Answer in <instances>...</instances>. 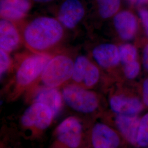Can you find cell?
Listing matches in <instances>:
<instances>
[{"label":"cell","mask_w":148,"mask_h":148,"mask_svg":"<svg viewBox=\"0 0 148 148\" xmlns=\"http://www.w3.org/2000/svg\"><path fill=\"white\" fill-rule=\"evenodd\" d=\"M34 1L37 2H47L52 0H34Z\"/></svg>","instance_id":"4316f807"},{"label":"cell","mask_w":148,"mask_h":148,"mask_svg":"<svg viewBox=\"0 0 148 148\" xmlns=\"http://www.w3.org/2000/svg\"><path fill=\"white\" fill-rule=\"evenodd\" d=\"M11 60L7 52L2 49L0 51V74L2 76L9 68Z\"/></svg>","instance_id":"7402d4cb"},{"label":"cell","mask_w":148,"mask_h":148,"mask_svg":"<svg viewBox=\"0 0 148 148\" xmlns=\"http://www.w3.org/2000/svg\"><path fill=\"white\" fill-rule=\"evenodd\" d=\"M128 1L132 5H143L148 2V0H128Z\"/></svg>","instance_id":"484cf974"},{"label":"cell","mask_w":148,"mask_h":148,"mask_svg":"<svg viewBox=\"0 0 148 148\" xmlns=\"http://www.w3.org/2000/svg\"><path fill=\"white\" fill-rule=\"evenodd\" d=\"M49 60V56L43 54L33 55L25 59L16 72L17 83L21 86H27L32 83L42 73Z\"/></svg>","instance_id":"277c9868"},{"label":"cell","mask_w":148,"mask_h":148,"mask_svg":"<svg viewBox=\"0 0 148 148\" xmlns=\"http://www.w3.org/2000/svg\"><path fill=\"white\" fill-rule=\"evenodd\" d=\"M143 63L145 69L148 71V44L144 49Z\"/></svg>","instance_id":"d4e9b609"},{"label":"cell","mask_w":148,"mask_h":148,"mask_svg":"<svg viewBox=\"0 0 148 148\" xmlns=\"http://www.w3.org/2000/svg\"><path fill=\"white\" fill-rule=\"evenodd\" d=\"M99 78V70L94 64L90 62L85 73L83 82L86 86L91 87L95 85L98 82Z\"/></svg>","instance_id":"ffe728a7"},{"label":"cell","mask_w":148,"mask_h":148,"mask_svg":"<svg viewBox=\"0 0 148 148\" xmlns=\"http://www.w3.org/2000/svg\"><path fill=\"white\" fill-rule=\"evenodd\" d=\"M31 7L30 0H1V16L6 20H18L27 14Z\"/></svg>","instance_id":"30bf717a"},{"label":"cell","mask_w":148,"mask_h":148,"mask_svg":"<svg viewBox=\"0 0 148 148\" xmlns=\"http://www.w3.org/2000/svg\"><path fill=\"white\" fill-rule=\"evenodd\" d=\"M85 14V10L79 0H66L59 10V21L65 27L73 29L81 21Z\"/></svg>","instance_id":"ba28073f"},{"label":"cell","mask_w":148,"mask_h":148,"mask_svg":"<svg viewBox=\"0 0 148 148\" xmlns=\"http://www.w3.org/2000/svg\"><path fill=\"white\" fill-rule=\"evenodd\" d=\"M99 13L103 18L114 16L119 9L121 0H97Z\"/></svg>","instance_id":"2e32d148"},{"label":"cell","mask_w":148,"mask_h":148,"mask_svg":"<svg viewBox=\"0 0 148 148\" xmlns=\"http://www.w3.org/2000/svg\"><path fill=\"white\" fill-rule=\"evenodd\" d=\"M63 34V27L57 20L40 17L27 26L24 36L30 47L36 50H44L58 42Z\"/></svg>","instance_id":"6da1fadb"},{"label":"cell","mask_w":148,"mask_h":148,"mask_svg":"<svg viewBox=\"0 0 148 148\" xmlns=\"http://www.w3.org/2000/svg\"><path fill=\"white\" fill-rule=\"evenodd\" d=\"M143 98L144 103L148 106V79H145L143 83Z\"/></svg>","instance_id":"cb8c5ba5"},{"label":"cell","mask_w":148,"mask_h":148,"mask_svg":"<svg viewBox=\"0 0 148 148\" xmlns=\"http://www.w3.org/2000/svg\"><path fill=\"white\" fill-rule=\"evenodd\" d=\"M63 97L68 106L83 113L92 112L98 106V101L94 93L75 85H70L64 88Z\"/></svg>","instance_id":"3957f363"},{"label":"cell","mask_w":148,"mask_h":148,"mask_svg":"<svg viewBox=\"0 0 148 148\" xmlns=\"http://www.w3.org/2000/svg\"><path fill=\"white\" fill-rule=\"evenodd\" d=\"M120 60L123 65L130 63L136 60L137 51L136 47L131 44H125L119 48Z\"/></svg>","instance_id":"d6986e66"},{"label":"cell","mask_w":148,"mask_h":148,"mask_svg":"<svg viewBox=\"0 0 148 148\" xmlns=\"http://www.w3.org/2000/svg\"><path fill=\"white\" fill-rule=\"evenodd\" d=\"M36 102L47 106L53 112L54 117L58 114L62 105V99L60 93L53 87L42 90L37 95Z\"/></svg>","instance_id":"9a60e30c"},{"label":"cell","mask_w":148,"mask_h":148,"mask_svg":"<svg viewBox=\"0 0 148 148\" xmlns=\"http://www.w3.org/2000/svg\"><path fill=\"white\" fill-rule=\"evenodd\" d=\"M136 145L139 148L148 146V112L140 118Z\"/></svg>","instance_id":"e0dca14e"},{"label":"cell","mask_w":148,"mask_h":148,"mask_svg":"<svg viewBox=\"0 0 148 148\" xmlns=\"http://www.w3.org/2000/svg\"><path fill=\"white\" fill-rule=\"evenodd\" d=\"M110 106L112 111L121 115H138L143 109V103L139 99L121 95L112 97Z\"/></svg>","instance_id":"9c48e42d"},{"label":"cell","mask_w":148,"mask_h":148,"mask_svg":"<svg viewBox=\"0 0 148 148\" xmlns=\"http://www.w3.org/2000/svg\"><path fill=\"white\" fill-rule=\"evenodd\" d=\"M148 148V147H145V148Z\"/></svg>","instance_id":"83f0119b"},{"label":"cell","mask_w":148,"mask_h":148,"mask_svg":"<svg viewBox=\"0 0 148 148\" xmlns=\"http://www.w3.org/2000/svg\"><path fill=\"white\" fill-rule=\"evenodd\" d=\"M53 117V112L47 106L36 102L25 111L21 121L24 126L45 130L49 126Z\"/></svg>","instance_id":"5b68a950"},{"label":"cell","mask_w":148,"mask_h":148,"mask_svg":"<svg viewBox=\"0 0 148 148\" xmlns=\"http://www.w3.org/2000/svg\"><path fill=\"white\" fill-rule=\"evenodd\" d=\"M19 43V36L10 21L1 19L0 21L1 49L9 52L16 49Z\"/></svg>","instance_id":"5bb4252c"},{"label":"cell","mask_w":148,"mask_h":148,"mask_svg":"<svg viewBox=\"0 0 148 148\" xmlns=\"http://www.w3.org/2000/svg\"><path fill=\"white\" fill-rule=\"evenodd\" d=\"M92 142L95 148H117L120 144V138L111 127L99 123L93 128Z\"/></svg>","instance_id":"52a82bcc"},{"label":"cell","mask_w":148,"mask_h":148,"mask_svg":"<svg viewBox=\"0 0 148 148\" xmlns=\"http://www.w3.org/2000/svg\"><path fill=\"white\" fill-rule=\"evenodd\" d=\"M59 140L69 148L79 147L82 137V126L79 120L70 117L62 122L57 128Z\"/></svg>","instance_id":"8992f818"},{"label":"cell","mask_w":148,"mask_h":148,"mask_svg":"<svg viewBox=\"0 0 148 148\" xmlns=\"http://www.w3.org/2000/svg\"><path fill=\"white\" fill-rule=\"evenodd\" d=\"M140 118L138 115L117 114L115 123L122 136L131 144L136 145Z\"/></svg>","instance_id":"4fadbf2b"},{"label":"cell","mask_w":148,"mask_h":148,"mask_svg":"<svg viewBox=\"0 0 148 148\" xmlns=\"http://www.w3.org/2000/svg\"><path fill=\"white\" fill-rule=\"evenodd\" d=\"M93 56L98 64L105 68L115 66L120 61L119 48L109 43L100 45L95 48Z\"/></svg>","instance_id":"7c38bea8"},{"label":"cell","mask_w":148,"mask_h":148,"mask_svg":"<svg viewBox=\"0 0 148 148\" xmlns=\"http://www.w3.org/2000/svg\"><path fill=\"white\" fill-rule=\"evenodd\" d=\"M90 62L84 56L78 57L74 64L72 77L77 82H83L85 73Z\"/></svg>","instance_id":"ac0fdd59"},{"label":"cell","mask_w":148,"mask_h":148,"mask_svg":"<svg viewBox=\"0 0 148 148\" xmlns=\"http://www.w3.org/2000/svg\"><path fill=\"white\" fill-rule=\"evenodd\" d=\"M114 25L118 34L125 40L132 39L137 30V21L135 16L128 11H122L115 16Z\"/></svg>","instance_id":"8fae6325"},{"label":"cell","mask_w":148,"mask_h":148,"mask_svg":"<svg viewBox=\"0 0 148 148\" xmlns=\"http://www.w3.org/2000/svg\"><path fill=\"white\" fill-rule=\"evenodd\" d=\"M74 64L65 56H58L49 60L42 73L43 83L48 87H57L72 76Z\"/></svg>","instance_id":"7a4b0ae2"},{"label":"cell","mask_w":148,"mask_h":148,"mask_svg":"<svg viewBox=\"0 0 148 148\" xmlns=\"http://www.w3.org/2000/svg\"><path fill=\"white\" fill-rule=\"evenodd\" d=\"M140 70V65L136 60L123 65L124 73L128 79H135L139 74Z\"/></svg>","instance_id":"44dd1931"},{"label":"cell","mask_w":148,"mask_h":148,"mask_svg":"<svg viewBox=\"0 0 148 148\" xmlns=\"http://www.w3.org/2000/svg\"><path fill=\"white\" fill-rule=\"evenodd\" d=\"M139 15L143 23L145 31L148 35V10L145 8H140L139 10Z\"/></svg>","instance_id":"603a6c76"}]
</instances>
